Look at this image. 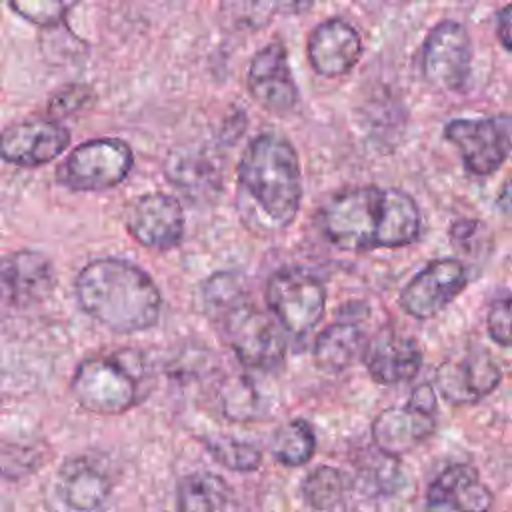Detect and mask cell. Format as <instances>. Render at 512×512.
I'll use <instances>...</instances> for the list:
<instances>
[{"mask_svg": "<svg viewBox=\"0 0 512 512\" xmlns=\"http://www.w3.org/2000/svg\"><path fill=\"white\" fill-rule=\"evenodd\" d=\"M364 362L368 374L386 386L410 382L422 366V350L416 340L386 332L374 342H368L364 350Z\"/></svg>", "mask_w": 512, "mask_h": 512, "instance_id": "d6986e66", "label": "cell"}, {"mask_svg": "<svg viewBox=\"0 0 512 512\" xmlns=\"http://www.w3.org/2000/svg\"><path fill=\"white\" fill-rule=\"evenodd\" d=\"M232 490L222 476L212 472H194L178 484V508L188 512H212L230 506Z\"/></svg>", "mask_w": 512, "mask_h": 512, "instance_id": "603a6c76", "label": "cell"}, {"mask_svg": "<svg viewBox=\"0 0 512 512\" xmlns=\"http://www.w3.org/2000/svg\"><path fill=\"white\" fill-rule=\"evenodd\" d=\"M316 448V438L312 426L302 420H290L280 426L272 438V456L284 466L306 464Z\"/></svg>", "mask_w": 512, "mask_h": 512, "instance_id": "cb8c5ba5", "label": "cell"}, {"mask_svg": "<svg viewBox=\"0 0 512 512\" xmlns=\"http://www.w3.org/2000/svg\"><path fill=\"white\" fill-rule=\"evenodd\" d=\"M266 304L286 334L304 338L324 316L326 288L308 270L280 268L268 278Z\"/></svg>", "mask_w": 512, "mask_h": 512, "instance_id": "5b68a950", "label": "cell"}, {"mask_svg": "<svg viewBox=\"0 0 512 512\" xmlns=\"http://www.w3.org/2000/svg\"><path fill=\"white\" fill-rule=\"evenodd\" d=\"M468 172L476 176L494 174L512 152V118L506 114L482 118H456L444 128Z\"/></svg>", "mask_w": 512, "mask_h": 512, "instance_id": "ba28073f", "label": "cell"}, {"mask_svg": "<svg viewBox=\"0 0 512 512\" xmlns=\"http://www.w3.org/2000/svg\"><path fill=\"white\" fill-rule=\"evenodd\" d=\"M472 68V40L456 20L438 22L422 46V74L438 90L456 92L468 82Z\"/></svg>", "mask_w": 512, "mask_h": 512, "instance_id": "9c48e42d", "label": "cell"}, {"mask_svg": "<svg viewBox=\"0 0 512 512\" xmlns=\"http://www.w3.org/2000/svg\"><path fill=\"white\" fill-rule=\"evenodd\" d=\"M62 500L76 510L100 508L112 490L108 474L88 458L68 460L58 474Z\"/></svg>", "mask_w": 512, "mask_h": 512, "instance_id": "ffe728a7", "label": "cell"}, {"mask_svg": "<svg viewBox=\"0 0 512 512\" xmlns=\"http://www.w3.org/2000/svg\"><path fill=\"white\" fill-rule=\"evenodd\" d=\"M360 32L342 18L320 22L308 38V62L316 74L338 78L348 74L362 56Z\"/></svg>", "mask_w": 512, "mask_h": 512, "instance_id": "9a60e30c", "label": "cell"}, {"mask_svg": "<svg viewBox=\"0 0 512 512\" xmlns=\"http://www.w3.org/2000/svg\"><path fill=\"white\" fill-rule=\"evenodd\" d=\"M126 230L146 248L170 250L184 236V210L172 194L138 196L126 206Z\"/></svg>", "mask_w": 512, "mask_h": 512, "instance_id": "7c38bea8", "label": "cell"}, {"mask_svg": "<svg viewBox=\"0 0 512 512\" xmlns=\"http://www.w3.org/2000/svg\"><path fill=\"white\" fill-rule=\"evenodd\" d=\"M486 328L494 342L500 346H512V296L492 302L486 316Z\"/></svg>", "mask_w": 512, "mask_h": 512, "instance_id": "1f68e13d", "label": "cell"}, {"mask_svg": "<svg viewBox=\"0 0 512 512\" xmlns=\"http://www.w3.org/2000/svg\"><path fill=\"white\" fill-rule=\"evenodd\" d=\"M218 324L224 328L228 344L244 368L274 370L282 364L286 354L284 328L250 302L228 312Z\"/></svg>", "mask_w": 512, "mask_h": 512, "instance_id": "52a82bcc", "label": "cell"}, {"mask_svg": "<svg viewBox=\"0 0 512 512\" xmlns=\"http://www.w3.org/2000/svg\"><path fill=\"white\" fill-rule=\"evenodd\" d=\"M312 4H314V0H294V10L296 12H306Z\"/></svg>", "mask_w": 512, "mask_h": 512, "instance_id": "8d00e7d4", "label": "cell"}, {"mask_svg": "<svg viewBox=\"0 0 512 512\" xmlns=\"http://www.w3.org/2000/svg\"><path fill=\"white\" fill-rule=\"evenodd\" d=\"M420 224V210L410 194L398 188L384 190L376 248H400L412 244L420 234Z\"/></svg>", "mask_w": 512, "mask_h": 512, "instance_id": "44dd1931", "label": "cell"}, {"mask_svg": "<svg viewBox=\"0 0 512 512\" xmlns=\"http://www.w3.org/2000/svg\"><path fill=\"white\" fill-rule=\"evenodd\" d=\"M362 486L368 492H376V494H392L398 484H400V472L396 466L394 456H388L382 452V462L364 470L362 476Z\"/></svg>", "mask_w": 512, "mask_h": 512, "instance_id": "4dcf8cb0", "label": "cell"}, {"mask_svg": "<svg viewBox=\"0 0 512 512\" xmlns=\"http://www.w3.org/2000/svg\"><path fill=\"white\" fill-rule=\"evenodd\" d=\"M134 154L120 138H94L76 146L58 166V182L78 192H100L124 182Z\"/></svg>", "mask_w": 512, "mask_h": 512, "instance_id": "8992f818", "label": "cell"}, {"mask_svg": "<svg viewBox=\"0 0 512 512\" xmlns=\"http://www.w3.org/2000/svg\"><path fill=\"white\" fill-rule=\"evenodd\" d=\"M502 380L494 358L482 348H470L446 358L436 370V384L450 404H474L486 398Z\"/></svg>", "mask_w": 512, "mask_h": 512, "instance_id": "8fae6325", "label": "cell"}, {"mask_svg": "<svg viewBox=\"0 0 512 512\" xmlns=\"http://www.w3.org/2000/svg\"><path fill=\"white\" fill-rule=\"evenodd\" d=\"M498 204H500L502 212H506V214H510V216H512V178L502 186V192H500Z\"/></svg>", "mask_w": 512, "mask_h": 512, "instance_id": "d590c367", "label": "cell"}, {"mask_svg": "<svg viewBox=\"0 0 512 512\" xmlns=\"http://www.w3.org/2000/svg\"><path fill=\"white\" fill-rule=\"evenodd\" d=\"M68 144L70 132L58 120L28 118L0 132V158L24 168L42 166L60 156Z\"/></svg>", "mask_w": 512, "mask_h": 512, "instance_id": "4fadbf2b", "label": "cell"}, {"mask_svg": "<svg viewBox=\"0 0 512 512\" xmlns=\"http://www.w3.org/2000/svg\"><path fill=\"white\" fill-rule=\"evenodd\" d=\"M368 346L364 330L356 322H332L314 342V362L324 372H342L352 366Z\"/></svg>", "mask_w": 512, "mask_h": 512, "instance_id": "7402d4cb", "label": "cell"}, {"mask_svg": "<svg viewBox=\"0 0 512 512\" xmlns=\"http://www.w3.org/2000/svg\"><path fill=\"white\" fill-rule=\"evenodd\" d=\"M248 90L252 98L274 114H286L298 100V88L290 72L288 54L282 42H270L260 48L248 68Z\"/></svg>", "mask_w": 512, "mask_h": 512, "instance_id": "5bb4252c", "label": "cell"}, {"mask_svg": "<svg viewBox=\"0 0 512 512\" xmlns=\"http://www.w3.org/2000/svg\"><path fill=\"white\" fill-rule=\"evenodd\" d=\"M92 98V92L88 86H66L60 92H56L48 104V110L52 116H66L74 110H80L88 100Z\"/></svg>", "mask_w": 512, "mask_h": 512, "instance_id": "836d02e7", "label": "cell"}, {"mask_svg": "<svg viewBox=\"0 0 512 512\" xmlns=\"http://www.w3.org/2000/svg\"><path fill=\"white\" fill-rule=\"evenodd\" d=\"M384 190L356 186L334 194L320 212L324 236L342 250L362 252L376 248Z\"/></svg>", "mask_w": 512, "mask_h": 512, "instance_id": "277c9868", "label": "cell"}, {"mask_svg": "<svg viewBox=\"0 0 512 512\" xmlns=\"http://www.w3.org/2000/svg\"><path fill=\"white\" fill-rule=\"evenodd\" d=\"M278 0H220V16L234 30H258L270 22Z\"/></svg>", "mask_w": 512, "mask_h": 512, "instance_id": "4316f807", "label": "cell"}, {"mask_svg": "<svg viewBox=\"0 0 512 512\" xmlns=\"http://www.w3.org/2000/svg\"><path fill=\"white\" fill-rule=\"evenodd\" d=\"M498 38L500 44L512 54V0L506 2L498 12Z\"/></svg>", "mask_w": 512, "mask_h": 512, "instance_id": "e575fe53", "label": "cell"}, {"mask_svg": "<svg viewBox=\"0 0 512 512\" xmlns=\"http://www.w3.org/2000/svg\"><path fill=\"white\" fill-rule=\"evenodd\" d=\"M78 2L80 0H10V6L18 16L40 28H56L64 24Z\"/></svg>", "mask_w": 512, "mask_h": 512, "instance_id": "f546056e", "label": "cell"}, {"mask_svg": "<svg viewBox=\"0 0 512 512\" xmlns=\"http://www.w3.org/2000/svg\"><path fill=\"white\" fill-rule=\"evenodd\" d=\"M426 506L430 510H488L492 492L482 484L474 466L452 464L428 486Z\"/></svg>", "mask_w": 512, "mask_h": 512, "instance_id": "ac0fdd59", "label": "cell"}, {"mask_svg": "<svg viewBox=\"0 0 512 512\" xmlns=\"http://www.w3.org/2000/svg\"><path fill=\"white\" fill-rule=\"evenodd\" d=\"M206 450L224 468H230L236 472L256 470L262 460V454L254 444H248V442H242L236 438H228V436H218V438L208 440Z\"/></svg>", "mask_w": 512, "mask_h": 512, "instance_id": "f1b7e54d", "label": "cell"}, {"mask_svg": "<svg viewBox=\"0 0 512 512\" xmlns=\"http://www.w3.org/2000/svg\"><path fill=\"white\" fill-rule=\"evenodd\" d=\"M256 402L254 388L250 382L240 380L238 384L228 386V394L224 396V412L228 418L240 420V418H250L248 414L252 412V404Z\"/></svg>", "mask_w": 512, "mask_h": 512, "instance_id": "d6a6232c", "label": "cell"}, {"mask_svg": "<svg viewBox=\"0 0 512 512\" xmlns=\"http://www.w3.org/2000/svg\"><path fill=\"white\" fill-rule=\"evenodd\" d=\"M202 300L206 312L218 322L228 312L238 308L240 304L248 302L244 282L234 272H216L212 274L202 286Z\"/></svg>", "mask_w": 512, "mask_h": 512, "instance_id": "d4e9b609", "label": "cell"}, {"mask_svg": "<svg viewBox=\"0 0 512 512\" xmlns=\"http://www.w3.org/2000/svg\"><path fill=\"white\" fill-rule=\"evenodd\" d=\"M468 274L456 258H436L428 262L400 294L404 312L418 320H428L440 314L466 286Z\"/></svg>", "mask_w": 512, "mask_h": 512, "instance_id": "30bf717a", "label": "cell"}, {"mask_svg": "<svg viewBox=\"0 0 512 512\" xmlns=\"http://www.w3.org/2000/svg\"><path fill=\"white\" fill-rule=\"evenodd\" d=\"M436 412L424 410L412 402L404 406H390L382 410L372 422V440L376 448L388 456H400L424 440H428L436 428Z\"/></svg>", "mask_w": 512, "mask_h": 512, "instance_id": "2e32d148", "label": "cell"}, {"mask_svg": "<svg viewBox=\"0 0 512 512\" xmlns=\"http://www.w3.org/2000/svg\"><path fill=\"white\" fill-rule=\"evenodd\" d=\"M150 370L136 350L90 356L74 370L70 390L88 412L102 416L124 414L150 392Z\"/></svg>", "mask_w": 512, "mask_h": 512, "instance_id": "3957f363", "label": "cell"}, {"mask_svg": "<svg viewBox=\"0 0 512 512\" xmlns=\"http://www.w3.org/2000/svg\"><path fill=\"white\" fill-rule=\"evenodd\" d=\"M240 190L276 228L294 222L302 202L298 152L276 132L258 134L238 164Z\"/></svg>", "mask_w": 512, "mask_h": 512, "instance_id": "7a4b0ae2", "label": "cell"}, {"mask_svg": "<svg viewBox=\"0 0 512 512\" xmlns=\"http://www.w3.org/2000/svg\"><path fill=\"white\" fill-rule=\"evenodd\" d=\"M80 308L114 332H140L160 318L162 296L154 280L122 258H98L76 276Z\"/></svg>", "mask_w": 512, "mask_h": 512, "instance_id": "6da1fadb", "label": "cell"}, {"mask_svg": "<svg viewBox=\"0 0 512 512\" xmlns=\"http://www.w3.org/2000/svg\"><path fill=\"white\" fill-rule=\"evenodd\" d=\"M302 494L306 504L316 510L340 508L346 498V478L334 466H318L306 476Z\"/></svg>", "mask_w": 512, "mask_h": 512, "instance_id": "484cf974", "label": "cell"}, {"mask_svg": "<svg viewBox=\"0 0 512 512\" xmlns=\"http://www.w3.org/2000/svg\"><path fill=\"white\" fill-rule=\"evenodd\" d=\"M216 176L218 172L214 170V166L202 156L182 154L170 158L168 162V178L188 194H192V190L210 188Z\"/></svg>", "mask_w": 512, "mask_h": 512, "instance_id": "83f0119b", "label": "cell"}, {"mask_svg": "<svg viewBox=\"0 0 512 512\" xmlns=\"http://www.w3.org/2000/svg\"><path fill=\"white\" fill-rule=\"evenodd\" d=\"M52 262L34 250L10 254L0 264V300L12 306H26L42 300L54 288Z\"/></svg>", "mask_w": 512, "mask_h": 512, "instance_id": "e0dca14e", "label": "cell"}]
</instances>
